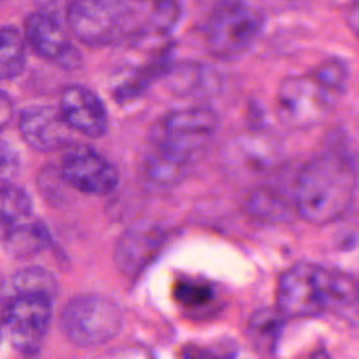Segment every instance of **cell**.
<instances>
[{
    "mask_svg": "<svg viewBox=\"0 0 359 359\" xmlns=\"http://www.w3.org/2000/svg\"><path fill=\"white\" fill-rule=\"evenodd\" d=\"M60 325L72 342L94 346L105 344L119 332L122 314L119 307L107 297L79 296L66 304Z\"/></svg>",
    "mask_w": 359,
    "mask_h": 359,
    "instance_id": "52a82bcc",
    "label": "cell"
},
{
    "mask_svg": "<svg viewBox=\"0 0 359 359\" xmlns=\"http://www.w3.org/2000/svg\"><path fill=\"white\" fill-rule=\"evenodd\" d=\"M219 126L213 109L185 107L160 116L150 129V177L160 184H172L184 177L188 165L213 139Z\"/></svg>",
    "mask_w": 359,
    "mask_h": 359,
    "instance_id": "6da1fadb",
    "label": "cell"
},
{
    "mask_svg": "<svg viewBox=\"0 0 359 359\" xmlns=\"http://www.w3.org/2000/svg\"><path fill=\"white\" fill-rule=\"evenodd\" d=\"M338 93L325 86L314 72L283 79L276 93L279 121L290 129H307L331 112Z\"/></svg>",
    "mask_w": 359,
    "mask_h": 359,
    "instance_id": "8992f818",
    "label": "cell"
},
{
    "mask_svg": "<svg viewBox=\"0 0 359 359\" xmlns=\"http://www.w3.org/2000/svg\"><path fill=\"white\" fill-rule=\"evenodd\" d=\"M20 168V156L17 149L4 139H0V177L10 180Z\"/></svg>",
    "mask_w": 359,
    "mask_h": 359,
    "instance_id": "44dd1931",
    "label": "cell"
},
{
    "mask_svg": "<svg viewBox=\"0 0 359 359\" xmlns=\"http://www.w3.org/2000/svg\"><path fill=\"white\" fill-rule=\"evenodd\" d=\"M358 188L352 158L337 150L311 157L299 171L294 187L296 210L306 222L328 224L351 209Z\"/></svg>",
    "mask_w": 359,
    "mask_h": 359,
    "instance_id": "7a4b0ae2",
    "label": "cell"
},
{
    "mask_svg": "<svg viewBox=\"0 0 359 359\" xmlns=\"http://www.w3.org/2000/svg\"><path fill=\"white\" fill-rule=\"evenodd\" d=\"M1 1H3V0H0V3H1Z\"/></svg>",
    "mask_w": 359,
    "mask_h": 359,
    "instance_id": "cb8c5ba5",
    "label": "cell"
},
{
    "mask_svg": "<svg viewBox=\"0 0 359 359\" xmlns=\"http://www.w3.org/2000/svg\"><path fill=\"white\" fill-rule=\"evenodd\" d=\"M18 128L24 140L39 151H53L65 147L70 140L72 128L59 108L32 105L20 115Z\"/></svg>",
    "mask_w": 359,
    "mask_h": 359,
    "instance_id": "7c38bea8",
    "label": "cell"
},
{
    "mask_svg": "<svg viewBox=\"0 0 359 359\" xmlns=\"http://www.w3.org/2000/svg\"><path fill=\"white\" fill-rule=\"evenodd\" d=\"M59 111L72 129L88 137H101L108 130V112L102 100L84 86H67L60 95Z\"/></svg>",
    "mask_w": 359,
    "mask_h": 359,
    "instance_id": "8fae6325",
    "label": "cell"
},
{
    "mask_svg": "<svg viewBox=\"0 0 359 359\" xmlns=\"http://www.w3.org/2000/svg\"><path fill=\"white\" fill-rule=\"evenodd\" d=\"M56 293V280L42 268H25L15 272L6 283V297L34 296L52 300Z\"/></svg>",
    "mask_w": 359,
    "mask_h": 359,
    "instance_id": "9a60e30c",
    "label": "cell"
},
{
    "mask_svg": "<svg viewBox=\"0 0 359 359\" xmlns=\"http://www.w3.org/2000/svg\"><path fill=\"white\" fill-rule=\"evenodd\" d=\"M358 287L337 271L299 262L286 269L276 287V309L285 318L313 317L353 302Z\"/></svg>",
    "mask_w": 359,
    "mask_h": 359,
    "instance_id": "3957f363",
    "label": "cell"
},
{
    "mask_svg": "<svg viewBox=\"0 0 359 359\" xmlns=\"http://www.w3.org/2000/svg\"><path fill=\"white\" fill-rule=\"evenodd\" d=\"M182 359H233L236 352L230 348L223 346H201L187 345L184 346Z\"/></svg>",
    "mask_w": 359,
    "mask_h": 359,
    "instance_id": "ffe728a7",
    "label": "cell"
},
{
    "mask_svg": "<svg viewBox=\"0 0 359 359\" xmlns=\"http://www.w3.org/2000/svg\"><path fill=\"white\" fill-rule=\"evenodd\" d=\"M4 244L10 254L25 258L38 254L49 244V233L39 220L28 217L6 229Z\"/></svg>",
    "mask_w": 359,
    "mask_h": 359,
    "instance_id": "5bb4252c",
    "label": "cell"
},
{
    "mask_svg": "<svg viewBox=\"0 0 359 359\" xmlns=\"http://www.w3.org/2000/svg\"><path fill=\"white\" fill-rule=\"evenodd\" d=\"M163 241V230L154 226L129 229L119 240L115 252L119 269L130 276L137 275L153 259Z\"/></svg>",
    "mask_w": 359,
    "mask_h": 359,
    "instance_id": "4fadbf2b",
    "label": "cell"
},
{
    "mask_svg": "<svg viewBox=\"0 0 359 359\" xmlns=\"http://www.w3.org/2000/svg\"><path fill=\"white\" fill-rule=\"evenodd\" d=\"M140 1L144 0H72L66 17L80 42L108 46L129 36L149 35L150 10L143 15Z\"/></svg>",
    "mask_w": 359,
    "mask_h": 359,
    "instance_id": "277c9868",
    "label": "cell"
},
{
    "mask_svg": "<svg viewBox=\"0 0 359 359\" xmlns=\"http://www.w3.org/2000/svg\"><path fill=\"white\" fill-rule=\"evenodd\" d=\"M285 320V316L278 309H262L257 311L248 324L251 341L264 351H272Z\"/></svg>",
    "mask_w": 359,
    "mask_h": 359,
    "instance_id": "e0dca14e",
    "label": "cell"
},
{
    "mask_svg": "<svg viewBox=\"0 0 359 359\" xmlns=\"http://www.w3.org/2000/svg\"><path fill=\"white\" fill-rule=\"evenodd\" d=\"M52 300L34 296L7 297L3 324L11 344L21 352H34L42 344L52 317Z\"/></svg>",
    "mask_w": 359,
    "mask_h": 359,
    "instance_id": "ba28073f",
    "label": "cell"
},
{
    "mask_svg": "<svg viewBox=\"0 0 359 359\" xmlns=\"http://www.w3.org/2000/svg\"><path fill=\"white\" fill-rule=\"evenodd\" d=\"M174 299L187 309H199L213 299V287L196 279H180L174 286Z\"/></svg>",
    "mask_w": 359,
    "mask_h": 359,
    "instance_id": "d6986e66",
    "label": "cell"
},
{
    "mask_svg": "<svg viewBox=\"0 0 359 359\" xmlns=\"http://www.w3.org/2000/svg\"><path fill=\"white\" fill-rule=\"evenodd\" d=\"M345 20L353 35L359 39V0L349 1L345 11Z\"/></svg>",
    "mask_w": 359,
    "mask_h": 359,
    "instance_id": "7402d4cb",
    "label": "cell"
},
{
    "mask_svg": "<svg viewBox=\"0 0 359 359\" xmlns=\"http://www.w3.org/2000/svg\"><path fill=\"white\" fill-rule=\"evenodd\" d=\"M60 174L72 188L88 195H105L115 189L118 171L102 154L88 146H73L62 157Z\"/></svg>",
    "mask_w": 359,
    "mask_h": 359,
    "instance_id": "9c48e42d",
    "label": "cell"
},
{
    "mask_svg": "<svg viewBox=\"0 0 359 359\" xmlns=\"http://www.w3.org/2000/svg\"><path fill=\"white\" fill-rule=\"evenodd\" d=\"M13 116V102L10 97L0 90V132L8 125Z\"/></svg>",
    "mask_w": 359,
    "mask_h": 359,
    "instance_id": "603a6c76",
    "label": "cell"
},
{
    "mask_svg": "<svg viewBox=\"0 0 359 359\" xmlns=\"http://www.w3.org/2000/svg\"><path fill=\"white\" fill-rule=\"evenodd\" d=\"M32 202L28 194L11 184L0 187V226L7 229L31 217Z\"/></svg>",
    "mask_w": 359,
    "mask_h": 359,
    "instance_id": "ac0fdd59",
    "label": "cell"
},
{
    "mask_svg": "<svg viewBox=\"0 0 359 359\" xmlns=\"http://www.w3.org/2000/svg\"><path fill=\"white\" fill-rule=\"evenodd\" d=\"M259 10L244 0H219L205 22L203 39L208 52L222 62L245 56L264 31Z\"/></svg>",
    "mask_w": 359,
    "mask_h": 359,
    "instance_id": "5b68a950",
    "label": "cell"
},
{
    "mask_svg": "<svg viewBox=\"0 0 359 359\" xmlns=\"http://www.w3.org/2000/svg\"><path fill=\"white\" fill-rule=\"evenodd\" d=\"M25 62V39L21 32L11 25L0 27V80L18 77Z\"/></svg>",
    "mask_w": 359,
    "mask_h": 359,
    "instance_id": "2e32d148",
    "label": "cell"
},
{
    "mask_svg": "<svg viewBox=\"0 0 359 359\" xmlns=\"http://www.w3.org/2000/svg\"><path fill=\"white\" fill-rule=\"evenodd\" d=\"M24 32L25 39L41 57L63 69H76L80 66V52L69 41L53 15L31 13L25 18Z\"/></svg>",
    "mask_w": 359,
    "mask_h": 359,
    "instance_id": "30bf717a",
    "label": "cell"
}]
</instances>
